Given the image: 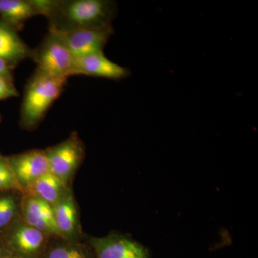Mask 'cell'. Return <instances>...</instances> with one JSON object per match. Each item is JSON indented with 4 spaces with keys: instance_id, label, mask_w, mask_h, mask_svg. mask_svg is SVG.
<instances>
[{
    "instance_id": "3",
    "label": "cell",
    "mask_w": 258,
    "mask_h": 258,
    "mask_svg": "<svg viewBox=\"0 0 258 258\" xmlns=\"http://www.w3.org/2000/svg\"><path fill=\"white\" fill-rule=\"evenodd\" d=\"M30 59L36 64L37 69L52 76L66 79L73 76L74 56L50 30L41 43L32 50Z\"/></svg>"
},
{
    "instance_id": "18",
    "label": "cell",
    "mask_w": 258,
    "mask_h": 258,
    "mask_svg": "<svg viewBox=\"0 0 258 258\" xmlns=\"http://www.w3.org/2000/svg\"><path fill=\"white\" fill-rule=\"evenodd\" d=\"M19 93L15 83L0 78V101L18 96Z\"/></svg>"
},
{
    "instance_id": "16",
    "label": "cell",
    "mask_w": 258,
    "mask_h": 258,
    "mask_svg": "<svg viewBox=\"0 0 258 258\" xmlns=\"http://www.w3.org/2000/svg\"><path fill=\"white\" fill-rule=\"evenodd\" d=\"M45 258H92L89 251L78 242L66 241L56 244L47 252Z\"/></svg>"
},
{
    "instance_id": "10",
    "label": "cell",
    "mask_w": 258,
    "mask_h": 258,
    "mask_svg": "<svg viewBox=\"0 0 258 258\" xmlns=\"http://www.w3.org/2000/svg\"><path fill=\"white\" fill-rule=\"evenodd\" d=\"M75 75L118 81L128 77L130 71L109 60L103 52H99L75 57L73 76Z\"/></svg>"
},
{
    "instance_id": "13",
    "label": "cell",
    "mask_w": 258,
    "mask_h": 258,
    "mask_svg": "<svg viewBox=\"0 0 258 258\" xmlns=\"http://www.w3.org/2000/svg\"><path fill=\"white\" fill-rule=\"evenodd\" d=\"M32 49L15 31L0 20V58L14 69L20 62L30 59Z\"/></svg>"
},
{
    "instance_id": "6",
    "label": "cell",
    "mask_w": 258,
    "mask_h": 258,
    "mask_svg": "<svg viewBox=\"0 0 258 258\" xmlns=\"http://www.w3.org/2000/svg\"><path fill=\"white\" fill-rule=\"evenodd\" d=\"M62 40L74 57L103 52L107 42L114 34L111 25L102 28L58 31L49 29Z\"/></svg>"
},
{
    "instance_id": "7",
    "label": "cell",
    "mask_w": 258,
    "mask_h": 258,
    "mask_svg": "<svg viewBox=\"0 0 258 258\" xmlns=\"http://www.w3.org/2000/svg\"><path fill=\"white\" fill-rule=\"evenodd\" d=\"M88 242L96 258H151L143 244L118 232L104 237H89Z\"/></svg>"
},
{
    "instance_id": "20",
    "label": "cell",
    "mask_w": 258,
    "mask_h": 258,
    "mask_svg": "<svg viewBox=\"0 0 258 258\" xmlns=\"http://www.w3.org/2000/svg\"><path fill=\"white\" fill-rule=\"evenodd\" d=\"M4 246H3V242H2V240H0V258H3L4 257Z\"/></svg>"
},
{
    "instance_id": "5",
    "label": "cell",
    "mask_w": 258,
    "mask_h": 258,
    "mask_svg": "<svg viewBox=\"0 0 258 258\" xmlns=\"http://www.w3.org/2000/svg\"><path fill=\"white\" fill-rule=\"evenodd\" d=\"M4 232L2 240L15 258H33L41 252L49 236L25 223L19 217ZM12 256V255H11Z\"/></svg>"
},
{
    "instance_id": "17",
    "label": "cell",
    "mask_w": 258,
    "mask_h": 258,
    "mask_svg": "<svg viewBox=\"0 0 258 258\" xmlns=\"http://www.w3.org/2000/svg\"><path fill=\"white\" fill-rule=\"evenodd\" d=\"M0 192H19L24 190L15 178L7 157L0 154Z\"/></svg>"
},
{
    "instance_id": "1",
    "label": "cell",
    "mask_w": 258,
    "mask_h": 258,
    "mask_svg": "<svg viewBox=\"0 0 258 258\" xmlns=\"http://www.w3.org/2000/svg\"><path fill=\"white\" fill-rule=\"evenodd\" d=\"M117 10L112 0H55L46 18L49 29L71 31L111 25Z\"/></svg>"
},
{
    "instance_id": "21",
    "label": "cell",
    "mask_w": 258,
    "mask_h": 258,
    "mask_svg": "<svg viewBox=\"0 0 258 258\" xmlns=\"http://www.w3.org/2000/svg\"><path fill=\"white\" fill-rule=\"evenodd\" d=\"M3 258H15L14 257H13V256L11 255H4V257Z\"/></svg>"
},
{
    "instance_id": "4",
    "label": "cell",
    "mask_w": 258,
    "mask_h": 258,
    "mask_svg": "<svg viewBox=\"0 0 258 258\" xmlns=\"http://www.w3.org/2000/svg\"><path fill=\"white\" fill-rule=\"evenodd\" d=\"M49 171L69 184L84 159L85 146L77 132L60 143L45 149Z\"/></svg>"
},
{
    "instance_id": "9",
    "label": "cell",
    "mask_w": 258,
    "mask_h": 258,
    "mask_svg": "<svg viewBox=\"0 0 258 258\" xmlns=\"http://www.w3.org/2000/svg\"><path fill=\"white\" fill-rule=\"evenodd\" d=\"M20 219L49 237L61 238L56 227L53 208L37 197L23 194L20 206Z\"/></svg>"
},
{
    "instance_id": "2",
    "label": "cell",
    "mask_w": 258,
    "mask_h": 258,
    "mask_svg": "<svg viewBox=\"0 0 258 258\" xmlns=\"http://www.w3.org/2000/svg\"><path fill=\"white\" fill-rule=\"evenodd\" d=\"M67 79L35 70L24 90L19 121L21 128L32 131L38 127L62 94Z\"/></svg>"
},
{
    "instance_id": "19",
    "label": "cell",
    "mask_w": 258,
    "mask_h": 258,
    "mask_svg": "<svg viewBox=\"0 0 258 258\" xmlns=\"http://www.w3.org/2000/svg\"><path fill=\"white\" fill-rule=\"evenodd\" d=\"M13 69L5 61L0 58V78L14 83Z\"/></svg>"
},
{
    "instance_id": "12",
    "label": "cell",
    "mask_w": 258,
    "mask_h": 258,
    "mask_svg": "<svg viewBox=\"0 0 258 258\" xmlns=\"http://www.w3.org/2000/svg\"><path fill=\"white\" fill-rule=\"evenodd\" d=\"M37 15H41V10L37 0H0V20L17 32Z\"/></svg>"
},
{
    "instance_id": "11",
    "label": "cell",
    "mask_w": 258,
    "mask_h": 258,
    "mask_svg": "<svg viewBox=\"0 0 258 258\" xmlns=\"http://www.w3.org/2000/svg\"><path fill=\"white\" fill-rule=\"evenodd\" d=\"M52 208L56 227L61 239L78 242L81 234V227L77 205L71 189Z\"/></svg>"
},
{
    "instance_id": "15",
    "label": "cell",
    "mask_w": 258,
    "mask_h": 258,
    "mask_svg": "<svg viewBox=\"0 0 258 258\" xmlns=\"http://www.w3.org/2000/svg\"><path fill=\"white\" fill-rule=\"evenodd\" d=\"M18 193L0 192V231L6 230L20 217L22 197Z\"/></svg>"
},
{
    "instance_id": "14",
    "label": "cell",
    "mask_w": 258,
    "mask_h": 258,
    "mask_svg": "<svg viewBox=\"0 0 258 258\" xmlns=\"http://www.w3.org/2000/svg\"><path fill=\"white\" fill-rule=\"evenodd\" d=\"M69 189L67 184L48 172L35 181L25 193L37 197L53 207Z\"/></svg>"
},
{
    "instance_id": "8",
    "label": "cell",
    "mask_w": 258,
    "mask_h": 258,
    "mask_svg": "<svg viewBox=\"0 0 258 258\" xmlns=\"http://www.w3.org/2000/svg\"><path fill=\"white\" fill-rule=\"evenodd\" d=\"M7 159L24 193L39 178L50 172L45 150L32 149L9 156Z\"/></svg>"
}]
</instances>
